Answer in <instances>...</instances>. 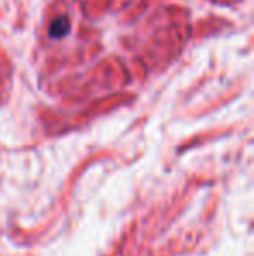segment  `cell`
<instances>
[{"instance_id":"obj_1","label":"cell","mask_w":254,"mask_h":256,"mask_svg":"<svg viewBox=\"0 0 254 256\" xmlns=\"http://www.w3.org/2000/svg\"><path fill=\"white\" fill-rule=\"evenodd\" d=\"M68 30H70L68 20H66V18H61V20L54 21V24L51 26V35H54V37H63Z\"/></svg>"}]
</instances>
